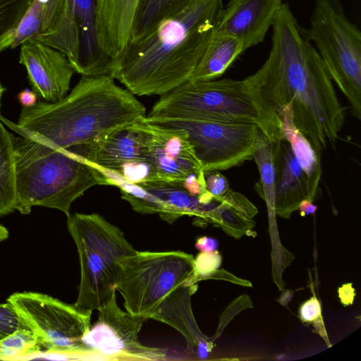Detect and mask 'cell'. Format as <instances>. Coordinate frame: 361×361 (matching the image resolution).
I'll return each instance as SVG.
<instances>
[{"mask_svg": "<svg viewBox=\"0 0 361 361\" xmlns=\"http://www.w3.org/2000/svg\"><path fill=\"white\" fill-rule=\"evenodd\" d=\"M283 0H229L218 16L214 32L238 39L245 51L262 43Z\"/></svg>", "mask_w": 361, "mask_h": 361, "instance_id": "e0dca14e", "label": "cell"}, {"mask_svg": "<svg viewBox=\"0 0 361 361\" xmlns=\"http://www.w3.org/2000/svg\"><path fill=\"white\" fill-rule=\"evenodd\" d=\"M197 0H140L129 40L140 39L161 21L171 17Z\"/></svg>", "mask_w": 361, "mask_h": 361, "instance_id": "cb8c5ba5", "label": "cell"}, {"mask_svg": "<svg viewBox=\"0 0 361 361\" xmlns=\"http://www.w3.org/2000/svg\"><path fill=\"white\" fill-rule=\"evenodd\" d=\"M298 209H299L302 216H307L314 214L317 209V207L313 204L312 201L304 200L299 204Z\"/></svg>", "mask_w": 361, "mask_h": 361, "instance_id": "74e56055", "label": "cell"}, {"mask_svg": "<svg viewBox=\"0 0 361 361\" xmlns=\"http://www.w3.org/2000/svg\"><path fill=\"white\" fill-rule=\"evenodd\" d=\"M195 291V285H183L173 293L159 307L152 319L167 323L179 331L187 341L188 345L197 346L204 339L195 334L196 324L192 317L190 298Z\"/></svg>", "mask_w": 361, "mask_h": 361, "instance_id": "603a6c76", "label": "cell"}, {"mask_svg": "<svg viewBox=\"0 0 361 361\" xmlns=\"http://www.w3.org/2000/svg\"><path fill=\"white\" fill-rule=\"evenodd\" d=\"M271 27L267 60L245 79L276 111L288 107L295 127L321 154L338 139L345 108L308 30L298 24L288 3L283 4Z\"/></svg>", "mask_w": 361, "mask_h": 361, "instance_id": "6da1fadb", "label": "cell"}, {"mask_svg": "<svg viewBox=\"0 0 361 361\" xmlns=\"http://www.w3.org/2000/svg\"><path fill=\"white\" fill-rule=\"evenodd\" d=\"M12 136L0 121V216L16 209V166Z\"/></svg>", "mask_w": 361, "mask_h": 361, "instance_id": "d4e9b609", "label": "cell"}, {"mask_svg": "<svg viewBox=\"0 0 361 361\" xmlns=\"http://www.w3.org/2000/svg\"><path fill=\"white\" fill-rule=\"evenodd\" d=\"M237 210L243 216L252 219L258 212L256 207L243 195L231 189L219 200Z\"/></svg>", "mask_w": 361, "mask_h": 361, "instance_id": "4dcf8cb0", "label": "cell"}, {"mask_svg": "<svg viewBox=\"0 0 361 361\" xmlns=\"http://www.w3.org/2000/svg\"><path fill=\"white\" fill-rule=\"evenodd\" d=\"M221 261V256L217 250L199 253L194 258V272L188 279L189 285H195L197 281L212 276L220 267Z\"/></svg>", "mask_w": 361, "mask_h": 361, "instance_id": "f1b7e54d", "label": "cell"}, {"mask_svg": "<svg viewBox=\"0 0 361 361\" xmlns=\"http://www.w3.org/2000/svg\"><path fill=\"white\" fill-rule=\"evenodd\" d=\"M276 112L282 123V137L289 142L295 157L309 178L312 191L318 197L321 192V154L317 152L308 138L295 127L288 107L277 109Z\"/></svg>", "mask_w": 361, "mask_h": 361, "instance_id": "7402d4cb", "label": "cell"}, {"mask_svg": "<svg viewBox=\"0 0 361 361\" xmlns=\"http://www.w3.org/2000/svg\"><path fill=\"white\" fill-rule=\"evenodd\" d=\"M16 166V209L40 206L63 212L91 187L112 185L104 171L75 154L27 137L12 136Z\"/></svg>", "mask_w": 361, "mask_h": 361, "instance_id": "277c9868", "label": "cell"}, {"mask_svg": "<svg viewBox=\"0 0 361 361\" xmlns=\"http://www.w3.org/2000/svg\"><path fill=\"white\" fill-rule=\"evenodd\" d=\"M142 120L114 129L87 145L66 151L128 183L155 180Z\"/></svg>", "mask_w": 361, "mask_h": 361, "instance_id": "8fae6325", "label": "cell"}, {"mask_svg": "<svg viewBox=\"0 0 361 361\" xmlns=\"http://www.w3.org/2000/svg\"><path fill=\"white\" fill-rule=\"evenodd\" d=\"M196 347V353L199 359L204 360L209 357L211 345L205 338L200 341Z\"/></svg>", "mask_w": 361, "mask_h": 361, "instance_id": "8d00e7d4", "label": "cell"}, {"mask_svg": "<svg viewBox=\"0 0 361 361\" xmlns=\"http://www.w3.org/2000/svg\"><path fill=\"white\" fill-rule=\"evenodd\" d=\"M194 257L183 251L140 252L116 262V289L126 310L152 319L161 304L193 274Z\"/></svg>", "mask_w": 361, "mask_h": 361, "instance_id": "52a82bcc", "label": "cell"}, {"mask_svg": "<svg viewBox=\"0 0 361 361\" xmlns=\"http://www.w3.org/2000/svg\"><path fill=\"white\" fill-rule=\"evenodd\" d=\"M20 63L27 71L32 91L42 101L54 103L68 94L75 71L63 52L27 40L20 44Z\"/></svg>", "mask_w": 361, "mask_h": 361, "instance_id": "2e32d148", "label": "cell"}, {"mask_svg": "<svg viewBox=\"0 0 361 361\" xmlns=\"http://www.w3.org/2000/svg\"><path fill=\"white\" fill-rule=\"evenodd\" d=\"M145 119L184 130L204 171L226 170L253 159L259 130L255 124L165 117Z\"/></svg>", "mask_w": 361, "mask_h": 361, "instance_id": "30bf717a", "label": "cell"}, {"mask_svg": "<svg viewBox=\"0 0 361 361\" xmlns=\"http://www.w3.org/2000/svg\"><path fill=\"white\" fill-rule=\"evenodd\" d=\"M37 94L28 89L22 90L18 95V99L23 107L33 106L37 102Z\"/></svg>", "mask_w": 361, "mask_h": 361, "instance_id": "e575fe53", "label": "cell"}, {"mask_svg": "<svg viewBox=\"0 0 361 361\" xmlns=\"http://www.w3.org/2000/svg\"><path fill=\"white\" fill-rule=\"evenodd\" d=\"M300 319L304 322H312L321 316V306L315 297L305 301L300 307Z\"/></svg>", "mask_w": 361, "mask_h": 361, "instance_id": "d6a6232c", "label": "cell"}, {"mask_svg": "<svg viewBox=\"0 0 361 361\" xmlns=\"http://www.w3.org/2000/svg\"><path fill=\"white\" fill-rule=\"evenodd\" d=\"M6 302L35 335L45 354H66L71 360V353L90 349L82 339L91 327L92 311L30 291L14 293Z\"/></svg>", "mask_w": 361, "mask_h": 361, "instance_id": "9c48e42d", "label": "cell"}, {"mask_svg": "<svg viewBox=\"0 0 361 361\" xmlns=\"http://www.w3.org/2000/svg\"><path fill=\"white\" fill-rule=\"evenodd\" d=\"M145 116L248 123L272 142L282 138L275 109L245 78L188 80L161 95Z\"/></svg>", "mask_w": 361, "mask_h": 361, "instance_id": "5b68a950", "label": "cell"}, {"mask_svg": "<svg viewBox=\"0 0 361 361\" xmlns=\"http://www.w3.org/2000/svg\"><path fill=\"white\" fill-rule=\"evenodd\" d=\"M97 310L96 322L82 339L87 347L107 355L111 361L166 359V350L139 342V332L147 319L123 311L117 304L116 292Z\"/></svg>", "mask_w": 361, "mask_h": 361, "instance_id": "7c38bea8", "label": "cell"}, {"mask_svg": "<svg viewBox=\"0 0 361 361\" xmlns=\"http://www.w3.org/2000/svg\"><path fill=\"white\" fill-rule=\"evenodd\" d=\"M8 237V229L0 224V243L7 239Z\"/></svg>", "mask_w": 361, "mask_h": 361, "instance_id": "f35d334b", "label": "cell"}, {"mask_svg": "<svg viewBox=\"0 0 361 361\" xmlns=\"http://www.w3.org/2000/svg\"><path fill=\"white\" fill-rule=\"evenodd\" d=\"M244 51L235 37L214 32L190 80L208 81L220 77Z\"/></svg>", "mask_w": 361, "mask_h": 361, "instance_id": "44dd1931", "label": "cell"}, {"mask_svg": "<svg viewBox=\"0 0 361 361\" xmlns=\"http://www.w3.org/2000/svg\"><path fill=\"white\" fill-rule=\"evenodd\" d=\"M206 190L219 200L228 191L227 178L219 171H204Z\"/></svg>", "mask_w": 361, "mask_h": 361, "instance_id": "1f68e13d", "label": "cell"}, {"mask_svg": "<svg viewBox=\"0 0 361 361\" xmlns=\"http://www.w3.org/2000/svg\"><path fill=\"white\" fill-rule=\"evenodd\" d=\"M195 247L200 252H214L217 250L219 242L215 238L202 236L197 239Z\"/></svg>", "mask_w": 361, "mask_h": 361, "instance_id": "836d02e7", "label": "cell"}, {"mask_svg": "<svg viewBox=\"0 0 361 361\" xmlns=\"http://www.w3.org/2000/svg\"><path fill=\"white\" fill-rule=\"evenodd\" d=\"M39 344L35 335L26 326H21L0 341V360L27 359L39 352Z\"/></svg>", "mask_w": 361, "mask_h": 361, "instance_id": "484cf974", "label": "cell"}, {"mask_svg": "<svg viewBox=\"0 0 361 361\" xmlns=\"http://www.w3.org/2000/svg\"><path fill=\"white\" fill-rule=\"evenodd\" d=\"M145 113V106L135 95L117 85L111 75H82L61 100H40L32 106H23L17 123L1 114L0 121L21 136L66 150L139 121Z\"/></svg>", "mask_w": 361, "mask_h": 361, "instance_id": "3957f363", "label": "cell"}, {"mask_svg": "<svg viewBox=\"0 0 361 361\" xmlns=\"http://www.w3.org/2000/svg\"><path fill=\"white\" fill-rule=\"evenodd\" d=\"M67 228L78 252L80 281L74 305L97 310L116 292V262L137 250L117 226L102 216L70 214Z\"/></svg>", "mask_w": 361, "mask_h": 361, "instance_id": "8992f818", "label": "cell"}, {"mask_svg": "<svg viewBox=\"0 0 361 361\" xmlns=\"http://www.w3.org/2000/svg\"><path fill=\"white\" fill-rule=\"evenodd\" d=\"M223 7L222 0H197L129 40L111 60L108 74L136 96L163 95L190 80Z\"/></svg>", "mask_w": 361, "mask_h": 361, "instance_id": "7a4b0ae2", "label": "cell"}, {"mask_svg": "<svg viewBox=\"0 0 361 361\" xmlns=\"http://www.w3.org/2000/svg\"><path fill=\"white\" fill-rule=\"evenodd\" d=\"M142 123L155 180L183 182L190 174L204 171L184 130L154 125L145 118Z\"/></svg>", "mask_w": 361, "mask_h": 361, "instance_id": "9a60e30c", "label": "cell"}, {"mask_svg": "<svg viewBox=\"0 0 361 361\" xmlns=\"http://www.w3.org/2000/svg\"><path fill=\"white\" fill-rule=\"evenodd\" d=\"M117 187L121 198L127 201L133 210L143 214H158L169 224L184 216H195L206 221L215 207L214 201L202 204L198 197L189 193L181 182L153 180L131 183L121 181Z\"/></svg>", "mask_w": 361, "mask_h": 361, "instance_id": "5bb4252c", "label": "cell"}, {"mask_svg": "<svg viewBox=\"0 0 361 361\" xmlns=\"http://www.w3.org/2000/svg\"><path fill=\"white\" fill-rule=\"evenodd\" d=\"M338 295L343 305H348L351 304L355 296V291L351 283L345 284L341 288H339Z\"/></svg>", "mask_w": 361, "mask_h": 361, "instance_id": "d590c367", "label": "cell"}, {"mask_svg": "<svg viewBox=\"0 0 361 361\" xmlns=\"http://www.w3.org/2000/svg\"><path fill=\"white\" fill-rule=\"evenodd\" d=\"M308 36L331 79L361 118V32L341 0H315Z\"/></svg>", "mask_w": 361, "mask_h": 361, "instance_id": "ba28073f", "label": "cell"}, {"mask_svg": "<svg viewBox=\"0 0 361 361\" xmlns=\"http://www.w3.org/2000/svg\"><path fill=\"white\" fill-rule=\"evenodd\" d=\"M4 91H5V88L3 87V85L0 82V108H1V97H2L3 93L4 92Z\"/></svg>", "mask_w": 361, "mask_h": 361, "instance_id": "ab89813d", "label": "cell"}, {"mask_svg": "<svg viewBox=\"0 0 361 361\" xmlns=\"http://www.w3.org/2000/svg\"><path fill=\"white\" fill-rule=\"evenodd\" d=\"M207 221L221 227L228 235L239 238L250 231L255 222L226 203L219 201V204L211 212Z\"/></svg>", "mask_w": 361, "mask_h": 361, "instance_id": "83f0119b", "label": "cell"}, {"mask_svg": "<svg viewBox=\"0 0 361 361\" xmlns=\"http://www.w3.org/2000/svg\"><path fill=\"white\" fill-rule=\"evenodd\" d=\"M27 40L63 52L73 66L78 54L75 0H31L10 48Z\"/></svg>", "mask_w": 361, "mask_h": 361, "instance_id": "4fadbf2b", "label": "cell"}, {"mask_svg": "<svg viewBox=\"0 0 361 361\" xmlns=\"http://www.w3.org/2000/svg\"><path fill=\"white\" fill-rule=\"evenodd\" d=\"M275 170L274 214L288 219L304 200L317 197L295 157L289 142L282 137L273 142Z\"/></svg>", "mask_w": 361, "mask_h": 361, "instance_id": "ac0fdd59", "label": "cell"}, {"mask_svg": "<svg viewBox=\"0 0 361 361\" xmlns=\"http://www.w3.org/2000/svg\"><path fill=\"white\" fill-rule=\"evenodd\" d=\"M97 1L75 0L78 54L73 68L75 72L85 76L109 75L111 60L99 44Z\"/></svg>", "mask_w": 361, "mask_h": 361, "instance_id": "d6986e66", "label": "cell"}, {"mask_svg": "<svg viewBox=\"0 0 361 361\" xmlns=\"http://www.w3.org/2000/svg\"><path fill=\"white\" fill-rule=\"evenodd\" d=\"M31 0H0V54L11 47Z\"/></svg>", "mask_w": 361, "mask_h": 361, "instance_id": "4316f807", "label": "cell"}, {"mask_svg": "<svg viewBox=\"0 0 361 361\" xmlns=\"http://www.w3.org/2000/svg\"><path fill=\"white\" fill-rule=\"evenodd\" d=\"M140 0H97L99 44L111 59L128 42Z\"/></svg>", "mask_w": 361, "mask_h": 361, "instance_id": "ffe728a7", "label": "cell"}, {"mask_svg": "<svg viewBox=\"0 0 361 361\" xmlns=\"http://www.w3.org/2000/svg\"><path fill=\"white\" fill-rule=\"evenodd\" d=\"M24 326L25 324L8 302L0 304V341Z\"/></svg>", "mask_w": 361, "mask_h": 361, "instance_id": "f546056e", "label": "cell"}]
</instances>
